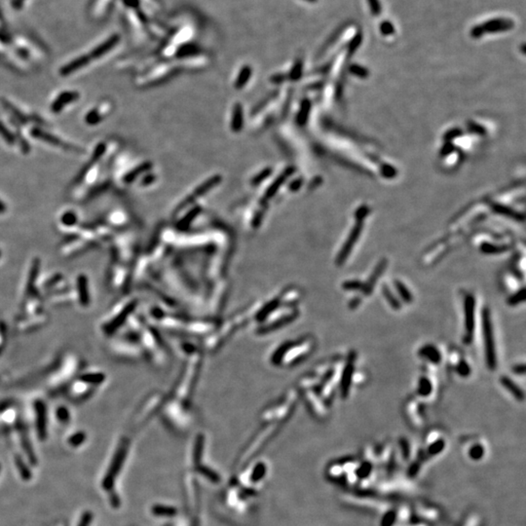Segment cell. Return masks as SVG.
Wrapping results in <instances>:
<instances>
[{
    "label": "cell",
    "mask_w": 526,
    "mask_h": 526,
    "mask_svg": "<svg viewBox=\"0 0 526 526\" xmlns=\"http://www.w3.org/2000/svg\"><path fill=\"white\" fill-rule=\"evenodd\" d=\"M365 380H366V376L364 375V373H354L353 382L356 383V384H364Z\"/></svg>",
    "instance_id": "cell-35"
},
{
    "label": "cell",
    "mask_w": 526,
    "mask_h": 526,
    "mask_svg": "<svg viewBox=\"0 0 526 526\" xmlns=\"http://www.w3.org/2000/svg\"><path fill=\"white\" fill-rule=\"evenodd\" d=\"M354 373L353 361H349L343 369V373L341 375V381H340V394L343 399H346L349 395L351 385L353 383Z\"/></svg>",
    "instance_id": "cell-7"
},
{
    "label": "cell",
    "mask_w": 526,
    "mask_h": 526,
    "mask_svg": "<svg viewBox=\"0 0 526 526\" xmlns=\"http://www.w3.org/2000/svg\"><path fill=\"white\" fill-rule=\"evenodd\" d=\"M422 462L420 459L415 460L414 462H412V464L410 465L408 470H407V476L411 478H415L419 473H420L421 467H422Z\"/></svg>",
    "instance_id": "cell-28"
},
{
    "label": "cell",
    "mask_w": 526,
    "mask_h": 526,
    "mask_svg": "<svg viewBox=\"0 0 526 526\" xmlns=\"http://www.w3.org/2000/svg\"><path fill=\"white\" fill-rule=\"evenodd\" d=\"M513 372L516 373V374H524V373H525V365L524 364H517L516 366H514Z\"/></svg>",
    "instance_id": "cell-36"
},
{
    "label": "cell",
    "mask_w": 526,
    "mask_h": 526,
    "mask_svg": "<svg viewBox=\"0 0 526 526\" xmlns=\"http://www.w3.org/2000/svg\"><path fill=\"white\" fill-rule=\"evenodd\" d=\"M5 211H6V206H5V204H3L2 202L0 201V213L5 212Z\"/></svg>",
    "instance_id": "cell-38"
},
{
    "label": "cell",
    "mask_w": 526,
    "mask_h": 526,
    "mask_svg": "<svg viewBox=\"0 0 526 526\" xmlns=\"http://www.w3.org/2000/svg\"><path fill=\"white\" fill-rule=\"evenodd\" d=\"M500 382L507 391L511 393L517 399V401L521 402L524 400V393L512 379H510L507 376H501Z\"/></svg>",
    "instance_id": "cell-12"
},
{
    "label": "cell",
    "mask_w": 526,
    "mask_h": 526,
    "mask_svg": "<svg viewBox=\"0 0 526 526\" xmlns=\"http://www.w3.org/2000/svg\"><path fill=\"white\" fill-rule=\"evenodd\" d=\"M305 1H308V2H317L318 0H305Z\"/></svg>",
    "instance_id": "cell-39"
},
{
    "label": "cell",
    "mask_w": 526,
    "mask_h": 526,
    "mask_svg": "<svg viewBox=\"0 0 526 526\" xmlns=\"http://www.w3.org/2000/svg\"><path fill=\"white\" fill-rule=\"evenodd\" d=\"M326 475L328 478H330V480H334V481H343L344 482L345 474L343 468L341 466V464L338 462V463H334L332 465L328 466V468L326 470Z\"/></svg>",
    "instance_id": "cell-16"
},
{
    "label": "cell",
    "mask_w": 526,
    "mask_h": 526,
    "mask_svg": "<svg viewBox=\"0 0 526 526\" xmlns=\"http://www.w3.org/2000/svg\"><path fill=\"white\" fill-rule=\"evenodd\" d=\"M400 449L402 452V458L404 460H410L411 458V445L410 441L406 439H400Z\"/></svg>",
    "instance_id": "cell-30"
},
{
    "label": "cell",
    "mask_w": 526,
    "mask_h": 526,
    "mask_svg": "<svg viewBox=\"0 0 526 526\" xmlns=\"http://www.w3.org/2000/svg\"><path fill=\"white\" fill-rule=\"evenodd\" d=\"M481 524H482L481 517L477 513H473V514H470L469 516L465 518L463 524L461 526H481Z\"/></svg>",
    "instance_id": "cell-26"
},
{
    "label": "cell",
    "mask_w": 526,
    "mask_h": 526,
    "mask_svg": "<svg viewBox=\"0 0 526 526\" xmlns=\"http://www.w3.org/2000/svg\"><path fill=\"white\" fill-rule=\"evenodd\" d=\"M363 283L359 280H350V281H346L343 284V288L346 290H359V289H363Z\"/></svg>",
    "instance_id": "cell-31"
},
{
    "label": "cell",
    "mask_w": 526,
    "mask_h": 526,
    "mask_svg": "<svg viewBox=\"0 0 526 526\" xmlns=\"http://www.w3.org/2000/svg\"><path fill=\"white\" fill-rule=\"evenodd\" d=\"M421 358L430 362L432 364H440L441 362V354L440 350L435 345H425L418 352Z\"/></svg>",
    "instance_id": "cell-10"
},
{
    "label": "cell",
    "mask_w": 526,
    "mask_h": 526,
    "mask_svg": "<svg viewBox=\"0 0 526 526\" xmlns=\"http://www.w3.org/2000/svg\"><path fill=\"white\" fill-rule=\"evenodd\" d=\"M360 303H361L360 298H356V299H352V301L350 302V304H349V305H350V307H351L352 309H356Z\"/></svg>",
    "instance_id": "cell-37"
},
{
    "label": "cell",
    "mask_w": 526,
    "mask_h": 526,
    "mask_svg": "<svg viewBox=\"0 0 526 526\" xmlns=\"http://www.w3.org/2000/svg\"><path fill=\"white\" fill-rule=\"evenodd\" d=\"M465 335L463 336V343L470 345L473 342L474 329H475V310H476V299L473 295H467L465 299Z\"/></svg>",
    "instance_id": "cell-4"
},
{
    "label": "cell",
    "mask_w": 526,
    "mask_h": 526,
    "mask_svg": "<svg viewBox=\"0 0 526 526\" xmlns=\"http://www.w3.org/2000/svg\"><path fill=\"white\" fill-rule=\"evenodd\" d=\"M482 334H483L486 364L490 371H494L497 367V358H496L494 335H493V328H492L491 316H490L489 309H484L482 312Z\"/></svg>",
    "instance_id": "cell-2"
},
{
    "label": "cell",
    "mask_w": 526,
    "mask_h": 526,
    "mask_svg": "<svg viewBox=\"0 0 526 526\" xmlns=\"http://www.w3.org/2000/svg\"><path fill=\"white\" fill-rule=\"evenodd\" d=\"M395 287H396L398 294L400 295V297H402L403 302L412 303V301H413V297H412V293H411V290H408V288L406 287V286L402 282L399 281V280H396L395 281Z\"/></svg>",
    "instance_id": "cell-20"
},
{
    "label": "cell",
    "mask_w": 526,
    "mask_h": 526,
    "mask_svg": "<svg viewBox=\"0 0 526 526\" xmlns=\"http://www.w3.org/2000/svg\"><path fill=\"white\" fill-rule=\"evenodd\" d=\"M524 300H525V293H524V288L521 287L519 290H517V293H515L514 295H512L508 298V304L511 306H517L518 304L524 302Z\"/></svg>",
    "instance_id": "cell-24"
},
{
    "label": "cell",
    "mask_w": 526,
    "mask_h": 526,
    "mask_svg": "<svg viewBox=\"0 0 526 526\" xmlns=\"http://www.w3.org/2000/svg\"><path fill=\"white\" fill-rule=\"evenodd\" d=\"M0 135L9 144H14L15 142V137L13 134H11L9 130L7 129V127L5 125L3 124L2 122H0Z\"/></svg>",
    "instance_id": "cell-32"
},
{
    "label": "cell",
    "mask_w": 526,
    "mask_h": 526,
    "mask_svg": "<svg viewBox=\"0 0 526 526\" xmlns=\"http://www.w3.org/2000/svg\"><path fill=\"white\" fill-rule=\"evenodd\" d=\"M485 454H486V449L483 443L478 441V442H475L472 445H470L469 450H468V456H469L470 459L478 462V461L483 459Z\"/></svg>",
    "instance_id": "cell-15"
},
{
    "label": "cell",
    "mask_w": 526,
    "mask_h": 526,
    "mask_svg": "<svg viewBox=\"0 0 526 526\" xmlns=\"http://www.w3.org/2000/svg\"><path fill=\"white\" fill-rule=\"evenodd\" d=\"M383 296L386 298V300L388 301V303L390 304V306L392 307L394 310H400L402 304L401 302L398 300V298L394 296V294L392 293V290L389 288L388 286L384 285L382 287Z\"/></svg>",
    "instance_id": "cell-22"
},
{
    "label": "cell",
    "mask_w": 526,
    "mask_h": 526,
    "mask_svg": "<svg viewBox=\"0 0 526 526\" xmlns=\"http://www.w3.org/2000/svg\"><path fill=\"white\" fill-rule=\"evenodd\" d=\"M455 368V372L457 373L458 375H460L461 377H468L470 374H471V366L470 364L463 359H461L459 361V363L456 364V366L454 367Z\"/></svg>",
    "instance_id": "cell-25"
},
{
    "label": "cell",
    "mask_w": 526,
    "mask_h": 526,
    "mask_svg": "<svg viewBox=\"0 0 526 526\" xmlns=\"http://www.w3.org/2000/svg\"><path fill=\"white\" fill-rule=\"evenodd\" d=\"M397 523V512L394 509H390L383 514L381 518V526H395Z\"/></svg>",
    "instance_id": "cell-23"
},
{
    "label": "cell",
    "mask_w": 526,
    "mask_h": 526,
    "mask_svg": "<svg viewBox=\"0 0 526 526\" xmlns=\"http://www.w3.org/2000/svg\"><path fill=\"white\" fill-rule=\"evenodd\" d=\"M31 134H32L33 138H36L38 140H41V141H43L45 143H48V144L55 145V146H57V147H62V148L72 150V151H80L79 148H76V147H74V146H72L70 144L64 143L62 140L57 139L55 135L49 134L47 132H45V131H42V130H40L38 128L33 129L31 131Z\"/></svg>",
    "instance_id": "cell-6"
},
{
    "label": "cell",
    "mask_w": 526,
    "mask_h": 526,
    "mask_svg": "<svg viewBox=\"0 0 526 526\" xmlns=\"http://www.w3.org/2000/svg\"><path fill=\"white\" fill-rule=\"evenodd\" d=\"M515 28V22L508 18H495L489 20L480 25H477L471 29L470 34L473 38L482 37L485 33H498L505 32Z\"/></svg>",
    "instance_id": "cell-3"
},
{
    "label": "cell",
    "mask_w": 526,
    "mask_h": 526,
    "mask_svg": "<svg viewBox=\"0 0 526 526\" xmlns=\"http://www.w3.org/2000/svg\"><path fill=\"white\" fill-rule=\"evenodd\" d=\"M380 32L382 33L384 36H390L395 33L396 29H395V26L393 25L392 23L390 21H383L382 23L380 24Z\"/></svg>",
    "instance_id": "cell-29"
},
{
    "label": "cell",
    "mask_w": 526,
    "mask_h": 526,
    "mask_svg": "<svg viewBox=\"0 0 526 526\" xmlns=\"http://www.w3.org/2000/svg\"><path fill=\"white\" fill-rule=\"evenodd\" d=\"M384 269H385V262L383 261L377 267L374 269L372 276L367 280V282L364 284L363 289H362L364 291V295H366V296L372 295V291H373V288L375 287V284H376L377 280L381 276Z\"/></svg>",
    "instance_id": "cell-13"
},
{
    "label": "cell",
    "mask_w": 526,
    "mask_h": 526,
    "mask_svg": "<svg viewBox=\"0 0 526 526\" xmlns=\"http://www.w3.org/2000/svg\"><path fill=\"white\" fill-rule=\"evenodd\" d=\"M101 120V115L99 113L98 109L95 108L92 111H90L86 116V122L88 124L95 125L99 123Z\"/></svg>",
    "instance_id": "cell-34"
},
{
    "label": "cell",
    "mask_w": 526,
    "mask_h": 526,
    "mask_svg": "<svg viewBox=\"0 0 526 526\" xmlns=\"http://www.w3.org/2000/svg\"><path fill=\"white\" fill-rule=\"evenodd\" d=\"M407 415H408V418H410V421L412 423V426H413L416 429H420L421 427L423 426L424 421H423L420 411H419L418 403L412 402L411 403H408V405H407Z\"/></svg>",
    "instance_id": "cell-11"
},
{
    "label": "cell",
    "mask_w": 526,
    "mask_h": 526,
    "mask_svg": "<svg viewBox=\"0 0 526 526\" xmlns=\"http://www.w3.org/2000/svg\"><path fill=\"white\" fill-rule=\"evenodd\" d=\"M78 98H79V94L77 92H73V91L64 92L54 101V103L51 106V110L54 113H59L60 111H62L64 109V107L66 105H69L72 102L76 101Z\"/></svg>",
    "instance_id": "cell-8"
},
{
    "label": "cell",
    "mask_w": 526,
    "mask_h": 526,
    "mask_svg": "<svg viewBox=\"0 0 526 526\" xmlns=\"http://www.w3.org/2000/svg\"><path fill=\"white\" fill-rule=\"evenodd\" d=\"M77 218L74 212L72 211H67L66 212L63 218H62V222L67 225V226H71V225H74L76 223Z\"/></svg>",
    "instance_id": "cell-33"
},
{
    "label": "cell",
    "mask_w": 526,
    "mask_h": 526,
    "mask_svg": "<svg viewBox=\"0 0 526 526\" xmlns=\"http://www.w3.org/2000/svg\"><path fill=\"white\" fill-rule=\"evenodd\" d=\"M117 41H118V37L117 36H113V37H111L109 40H107L104 44L100 45L98 48L94 50V52L92 53V57H99L103 56L104 54H105L106 52H108L110 49L114 46L115 44L117 43Z\"/></svg>",
    "instance_id": "cell-21"
},
{
    "label": "cell",
    "mask_w": 526,
    "mask_h": 526,
    "mask_svg": "<svg viewBox=\"0 0 526 526\" xmlns=\"http://www.w3.org/2000/svg\"><path fill=\"white\" fill-rule=\"evenodd\" d=\"M433 392V384L428 377L422 376L418 381V387H417V393L421 397L427 398L429 397Z\"/></svg>",
    "instance_id": "cell-18"
},
{
    "label": "cell",
    "mask_w": 526,
    "mask_h": 526,
    "mask_svg": "<svg viewBox=\"0 0 526 526\" xmlns=\"http://www.w3.org/2000/svg\"><path fill=\"white\" fill-rule=\"evenodd\" d=\"M427 453H426V456H430V457H435L437 455H439L440 453H441L444 449H445V440L441 437L440 439L431 442L429 444H427Z\"/></svg>",
    "instance_id": "cell-17"
},
{
    "label": "cell",
    "mask_w": 526,
    "mask_h": 526,
    "mask_svg": "<svg viewBox=\"0 0 526 526\" xmlns=\"http://www.w3.org/2000/svg\"><path fill=\"white\" fill-rule=\"evenodd\" d=\"M412 516L417 517L416 519L423 523H436L440 521L442 517L441 511L434 505L427 503H417L412 509Z\"/></svg>",
    "instance_id": "cell-5"
},
{
    "label": "cell",
    "mask_w": 526,
    "mask_h": 526,
    "mask_svg": "<svg viewBox=\"0 0 526 526\" xmlns=\"http://www.w3.org/2000/svg\"><path fill=\"white\" fill-rule=\"evenodd\" d=\"M397 512V522L402 524H406L412 517V511L411 508L407 505H402L399 509L396 510Z\"/></svg>",
    "instance_id": "cell-19"
},
{
    "label": "cell",
    "mask_w": 526,
    "mask_h": 526,
    "mask_svg": "<svg viewBox=\"0 0 526 526\" xmlns=\"http://www.w3.org/2000/svg\"><path fill=\"white\" fill-rule=\"evenodd\" d=\"M89 61H90V59H89V57H87V56L78 57L76 60H74V61L70 62L68 65L63 67V68L61 69V73H62V75H64V76L69 75V74H70V73H72L73 71H76V70H78L79 68H81V67L86 66L87 64L89 63Z\"/></svg>",
    "instance_id": "cell-14"
},
{
    "label": "cell",
    "mask_w": 526,
    "mask_h": 526,
    "mask_svg": "<svg viewBox=\"0 0 526 526\" xmlns=\"http://www.w3.org/2000/svg\"><path fill=\"white\" fill-rule=\"evenodd\" d=\"M371 13L374 17H379L382 13V5L380 0H366Z\"/></svg>",
    "instance_id": "cell-27"
},
{
    "label": "cell",
    "mask_w": 526,
    "mask_h": 526,
    "mask_svg": "<svg viewBox=\"0 0 526 526\" xmlns=\"http://www.w3.org/2000/svg\"><path fill=\"white\" fill-rule=\"evenodd\" d=\"M341 500L348 507L369 511L376 514L379 513L382 515L393 507L390 501L374 497L371 494H345Z\"/></svg>",
    "instance_id": "cell-1"
},
{
    "label": "cell",
    "mask_w": 526,
    "mask_h": 526,
    "mask_svg": "<svg viewBox=\"0 0 526 526\" xmlns=\"http://www.w3.org/2000/svg\"><path fill=\"white\" fill-rule=\"evenodd\" d=\"M394 454H395V452L393 450L392 444L390 442L385 443L383 446H381L380 450L377 452L378 464L385 469H389L393 465Z\"/></svg>",
    "instance_id": "cell-9"
}]
</instances>
